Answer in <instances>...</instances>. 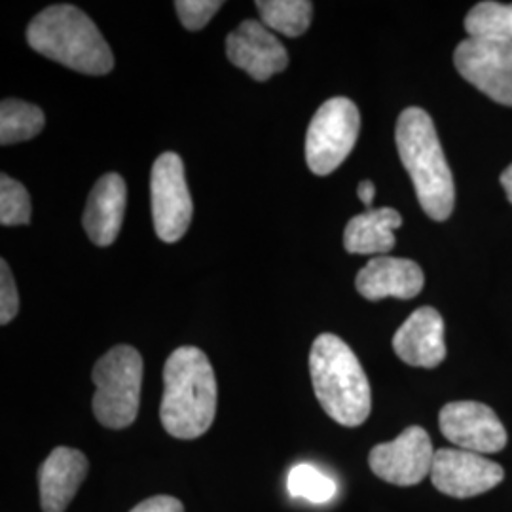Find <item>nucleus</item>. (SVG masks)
<instances>
[{
  "label": "nucleus",
  "mask_w": 512,
  "mask_h": 512,
  "mask_svg": "<svg viewBox=\"0 0 512 512\" xmlns=\"http://www.w3.org/2000/svg\"><path fill=\"white\" fill-rule=\"evenodd\" d=\"M126 203L128 188L120 175L107 173L95 183L82 219L84 230L95 245L109 247L116 241L124 222Z\"/></svg>",
  "instance_id": "nucleus-16"
},
{
  "label": "nucleus",
  "mask_w": 512,
  "mask_h": 512,
  "mask_svg": "<svg viewBox=\"0 0 512 512\" xmlns=\"http://www.w3.org/2000/svg\"><path fill=\"white\" fill-rule=\"evenodd\" d=\"M150 202L158 238L165 243L183 238L190 228L194 205L179 154L164 152L152 165Z\"/></svg>",
  "instance_id": "nucleus-7"
},
{
  "label": "nucleus",
  "mask_w": 512,
  "mask_h": 512,
  "mask_svg": "<svg viewBox=\"0 0 512 512\" xmlns=\"http://www.w3.org/2000/svg\"><path fill=\"white\" fill-rule=\"evenodd\" d=\"M454 65L476 90L512 107V42L467 38L456 48Z\"/></svg>",
  "instance_id": "nucleus-8"
},
{
  "label": "nucleus",
  "mask_w": 512,
  "mask_h": 512,
  "mask_svg": "<svg viewBox=\"0 0 512 512\" xmlns=\"http://www.w3.org/2000/svg\"><path fill=\"white\" fill-rule=\"evenodd\" d=\"M31 220V198L23 184L16 179L0 177V224L19 226Z\"/></svg>",
  "instance_id": "nucleus-22"
},
{
  "label": "nucleus",
  "mask_w": 512,
  "mask_h": 512,
  "mask_svg": "<svg viewBox=\"0 0 512 512\" xmlns=\"http://www.w3.org/2000/svg\"><path fill=\"white\" fill-rule=\"evenodd\" d=\"M262 23L285 37H300L308 31L313 4L308 0H258Z\"/></svg>",
  "instance_id": "nucleus-18"
},
{
  "label": "nucleus",
  "mask_w": 512,
  "mask_h": 512,
  "mask_svg": "<svg viewBox=\"0 0 512 512\" xmlns=\"http://www.w3.org/2000/svg\"><path fill=\"white\" fill-rule=\"evenodd\" d=\"M465 31L476 40L512 42V4L478 2L465 18Z\"/></svg>",
  "instance_id": "nucleus-20"
},
{
  "label": "nucleus",
  "mask_w": 512,
  "mask_h": 512,
  "mask_svg": "<svg viewBox=\"0 0 512 512\" xmlns=\"http://www.w3.org/2000/svg\"><path fill=\"white\" fill-rule=\"evenodd\" d=\"M403 226L397 209H368L349 220L344 232V247L351 255H382L395 247L393 230Z\"/></svg>",
  "instance_id": "nucleus-17"
},
{
  "label": "nucleus",
  "mask_w": 512,
  "mask_h": 512,
  "mask_svg": "<svg viewBox=\"0 0 512 512\" xmlns=\"http://www.w3.org/2000/svg\"><path fill=\"white\" fill-rule=\"evenodd\" d=\"M129 512H184V507L179 499L171 495H154Z\"/></svg>",
  "instance_id": "nucleus-25"
},
{
  "label": "nucleus",
  "mask_w": 512,
  "mask_h": 512,
  "mask_svg": "<svg viewBox=\"0 0 512 512\" xmlns=\"http://www.w3.org/2000/svg\"><path fill=\"white\" fill-rule=\"evenodd\" d=\"M44 112L37 105L4 99L0 105V143L14 145L37 137L44 128Z\"/></svg>",
  "instance_id": "nucleus-19"
},
{
  "label": "nucleus",
  "mask_w": 512,
  "mask_h": 512,
  "mask_svg": "<svg viewBox=\"0 0 512 512\" xmlns=\"http://www.w3.org/2000/svg\"><path fill=\"white\" fill-rule=\"evenodd\" d=\"M93 414L109 429H126L141 404L143 357L131 346H116L93 366Z\"/></svg>",
  "instance_id": "nucleus-5"
},
{
  "label": "nucleus",
  "mask_w": 512,
  "mask_h": 512,
  "mask_svg": "<svg viewBox=\"0 0 512 512\" xmlns=\"http://www.w3.org/2000/svg\"><path fill=\"white\" fill-rule=\"evenodd\" d=\"M19 311V294L12 270L6 260L0 262V323L8 325Z\"/></svg>",
  "instance_id": "nucleus-24"
},
{
  "label": "nucleus",
  "mask_w": 512,
  "mask_h": 512,
  "mask_svg": "<svg viewBox=\"0 0 512 512\" xmlns=\"http://www.w3.org/2000/svg\"><path fill=\"white\" fill-rule=\"evenodd\" d=\"M425 277L420 266L408 258L376 256L357 274L355 287L366 300L399 298L410 300L423 289Z\"/></svg>",
  "instance_id": "nucleus-14"
},
{
  "label": "nucleus",
  "mask_w": 512,
  "mask_h": 512,
  "mask_svg": "<svg viewBox=\"0 0 512 512\" xmlns=\"http://www.w3.org/2000/svg\"><path fill=\"white\" fill-rule=\"evenodd\" d=\"M395 141L421 209L433 220L448 219L456 203V186L431 116L418 107L403 110Z\"/></svg>",
  "instance_id": "nucleus-2"
},
{
  "label": "nucleus",
  "mask_w": 512,
  "mask_h": 512,
  "mask_svg": "<svg viewBox=\"0 0 512 512\" xmlns=\"http://www.w3.org/2000/svg\"><path fill=\"white\" fill-rule=\"evenodd\" d=\"M397 357L410 366L435 368L446 359L444 319L435 308L414 311L393 336Z\"/></svg>",
  "instance_id": "nucleus-13"
},
{
  "label": "nucleus",
  "mask_w": 512,
  "mask_h": 512,
  "mask_svg": "<svg viewBox=\"0 0 512 512\" xmlns=\"http://www.w3.org/2000/svg\"><path fill=\"white\" fill-rule=\"evenodd\" d=\"M217 414V378L202 349H175L164 366V397L160 420L175 439H198L209 431Z\"/></svg>",
  "instance_id": "nucleus-1"
},
{
  "label": "nucleus",
  "mask_w": 512,
  "mask_h": 512,
  "mask_svg": "<svg viewBox=\"0 0 512 512\" xmlns=\"http://www.w3.org/2000/svg\"><path fill=\"white\" fill-rule=\"evenodd\" d=\"M88 475V459L67 446H59L38 471L40 505L44 512H65Z\"/></svg>",
  "instance_id": "nucleus-15"
},
{
  "label": "nucleus",
  "mask_w": 512,
  "mask_h": 512,
  "mask_svg": "<svg viewBox=\"0 0 512 512\" xmlns=\"http://www.w3.org/2000/svg\"><path fill=\"white\" fill-rule=\"evenodd\" d=\"M228 59L256 82H266L289 65L285 46L260 21L247 19L226 38Z\"/></svg>",
  "instance_id": "nucleus-12"
},
{
  "label": "nucleus",
  "mask_w": 512,
  "mask_h": 512,
  "mask_svg": "<svg viewBox=\"0 0 512 512\" xmlns=\"http://www.w3.org/2000/svg\"><path fill=\"white\" fill-rule=\"evenodd\" d=\"M442 435L459 450L495 454L507 446V429L494 410L476 401L448 403L439 414Z\"/></svg>",
  "instance_id": "nucleus-10"
},
{
  "label": "nucleus",
  "mask_w": 512,
  "mask_h": 512,
  "mask_svg": "<svg viewBox=\"0 0 512 512\" xmlns=\"http://www.w3.org/2000/svg\"><path fill=\"white\" fill-rule=\"evenodd\" d=\"M287 488L293 497H302L317 505L329 503L338 492L336 482L310 463H300L291 469L287 478Z\"/></svg>",
  "instance_id": "nucleus-21"
},
{
  "label": "nucleus",
  "mask_w": 512,
  "mask_h": 512,
  "mask_svg": "<svg viewBox=\"0 0 512 512\" xmlns=\"http://www.w3.org/2000/svg\"><path fill=\"white\" fill-rule=\"evenodd\" d=\"M435 454L427 431L420 425H412L397 439L374 446L368 465L374 475L389 484L416 486L425 476H431Z\"/></svg>",
  "instance_id": "nucleus-9"
},
{
  "label": "nucleus",
  "mask_w": 512,
  "mask_h": 512,
  "mask_svg": "<svg viewBox=\"0 0 512 512\" xmlns=\"http://www.w3.org/2000/svg\"><path fill=\"white\" fill-rule=\"evenodd\" d=\"M505 471L499 463L490 461L475 452L440 448L435 454L431 482L440 494L456 499H469L486 494L499 486Z\"/></svg>",
  "instance_id": "nucleus-11"
},
{
  "label": "nucleus",
  "mask_w": 512,
  "mask_h": 512,
  "mask_svg": "<svg viewBox=\"0 0 512 512\" xmlns=\"http://www.w3.org/2000/svg\"><path fill=\"white\" fill-rule=\"evenodd\" d=\"M501 186L505 188V194H507V198H509V202L512 203V164L501 173Z\"/></svg>",
  "instance_id": "nucleus-27"
},
{
  "label": "nucleus",
  "mask_w": 512,
  "mask_h": 512,
  "mask_svg": "<svg viewBox=\"0 0 512 512\" xmlns=\"http://www.w3.org/2000/svg\"><path fill=\"white\" fill-rule=\"evenodd\" d=\"M361 114L348 97H332L311 118L306 135V162L311 173L325 177L336 171L359 139Z\"/></svg>",
  "instance_id": "nucleus-6"
},
{
  "label": "nucleus",
  "mask_w": 512,
  "mask_h": 512,
  "mask_svg": "<svg viewBox=\"0 0 512 512\" xmlns=\"http://www.w3.org/2000/svg\"><path fill=\"white\" fill-rule=\"evenodd\" d=\"M315 397L332 420L359 427L372 410V391L357 355L336 334H321L310 351Z\"/></svg>",
  "instance_id": "nucleus-3"
},
{
  "label": "nucleus",
  "mask_w": 512,
  "mask_h": 512,
  "mask_svg": "<svg viewBox=\"0 0 512 512\" xmlns=\"http://www.w3.org/2000/svg\"><path fill=\"white\" fill-rule=\"evenodd\" d=\"M27 42L38 54L76 73L99 76L114 67V55L95 23L71 4L42 10L27 27Z\"/></svg>",
  "instance_id": "nucleus-4"
},
{
  "label": "nucleus",
  "mask_w": 512,
  "mask_h": 512,
  "mask_svg": "<svg viewBox=\"0 0 512 512\" xmlns=\"http://www.w3.org/2000/svg\"><path fill=\"white\" fill-rule=\"evenodd\" d=\"M357 196L361 202L365 203L366 207H370L376 198V186L372 181H363L357 186Z\"/></svg>",
  "instance_id": "nucleus-26"
},
{
  "label": "nucleus",
  "mask_w": 512,
  "mask_h": 512,
  "mask_svg": "<svg viewBox=\"0 0 512 512\" xmlns=\"http://www.w3.org/2000/svg\"><path fill=\"white\" fill-rule=\"evenodd\" d=\"M222 8L219 0H177L175 10L188 31H200Z\"/></svg>",
  "instance_id": "nucleus-23"
}]
</instances>
